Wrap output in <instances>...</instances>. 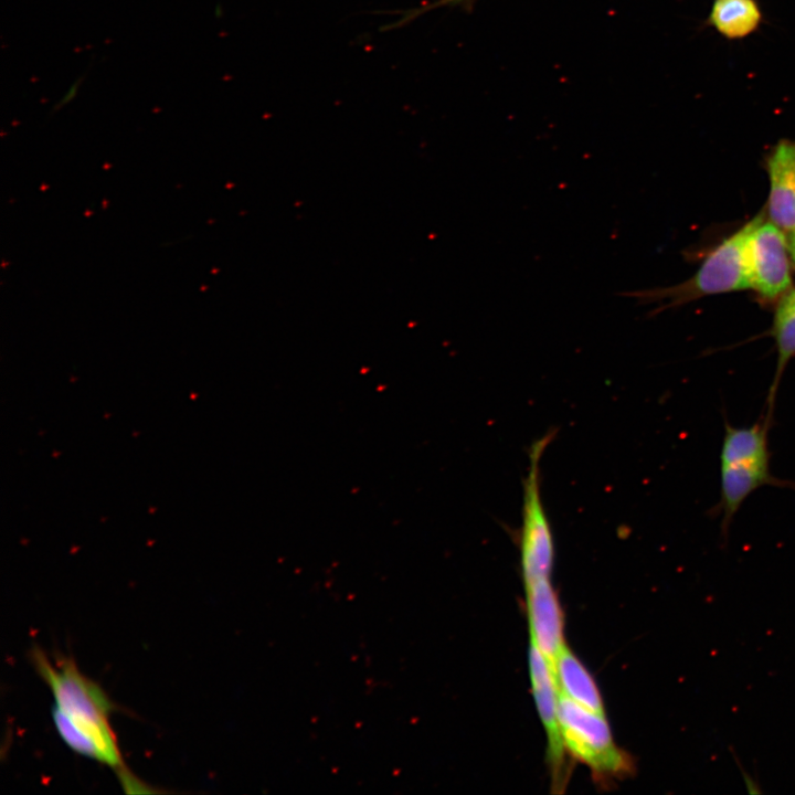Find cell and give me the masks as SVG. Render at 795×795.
<instances>
[{
    "label": "cell",
    "mask_w": 795,
    "mask_h": 795,
    "mask_svg": "<svg viewBox=\"0 0 795 795\" xmlns=\"http://www.w3.org/2000/svg\"><path fill=\"white\" fill-rule=\"evenodd\" d=\"M763 218V214L756 215L722 241L707 256L689 283L664 289L625 292L621 295L633 297L643 304L664 298L671 299V303H680L691 296L752 288L750 239L752 231Z\"/></svg>",
    "instance_id": "2"
},
{
    "label": "cell",
    "mask_w": 795,
    "mask_h": 795,
    "mask_svg": "<svg viewBox=\"0 0 795 795\" xmlns=\"http://www.w3.org/2000/svg\"><path fill=\"white\" fill-rule=\"evenodd\" d=\"M84 78L85 74L81 75L72 83V85L67 88L64 95L52 107V113H56L57 110L62 109L76 97Z\"/></svg>",
    "instance_id": "14"
},
{
    "label": "cell",
    "mask_w": 795,
    "mask_h": 795,
    "mask_svg": "<svg viewBox=\"0 0 795 795\" xmlns=\"http://www.w3.org/2000/svg\"><path fill=\"white\" fill-rule=\"evenodd\" d=\"M789 256L783 230L763 218L750 239L752 288L770 299L787 292L792 283Z\"/></svg>",
    "instance_id": "6"
},
{
    "label": "cell",
    "mask_w": 795,
    "mask_h": 795,
    "mask_svg": "<svg viewBox=\"0 0 795 795\" xmlns=\"http://www.w3.org/2000/svg\"><path fill=\"white\" fill-rule=\"evenodd\" d=\"M788 245H789L791 257L795 262V231L789 232Z\"/></svg>",
    "instance_id": "15"
},
{
    "label": "cell",
    "mask_w": 795,
    "mask_h": 795,
    "mask_svg": "<svg viewBox=\"0 0 795 795\" xmlns=\"http://www.w3.org/2000/svg\"><path fill=\"white\" fill-rule=\"evenodd\" d=\"M221 13H222V10L220 9V7H216V9H215V15H216V17H220Z\"/></svg>",
    "instance_id": "16"
},
{
    "label": "cell",
    "mask_w": 795,
    "mask_h": 795,
    "mask_svg": "<svg viewBox=\"0 0 795 795\" xmlns=\"http://www.w3.org/2000/svg\"><path fill=\"white\" fill-rule=\"evenodd\" d=\"M551 438L552 434H547L532 444L530 467L523 483L520 550L524 583L550 577L553 566V536L540 494V459Z\"/></svg>",
    "instance_id": "4"
},
{
    "label": "cell",
    "mask_w": 795,
    "mask_h": 795,
    "mask_svg": "<svg viewBox=\"0 0 795 795\" xmlns=\"http://www.w3.org/2000/svg\"><path fill=\"white\" fill-rule=\"evenodd\" d=\"M768 416L752 426L725 425L720 462L721 465L770 460Z\"/></svg>",
    "instance_id": "11"
},
{
    "label": "cell",
    "mask_w": 795,
    "mask_h": 795,
    "mask_svg": "<svg viewBox=\"0 0 795 795\" xmlns=\"http://www.w3.org/2000/svg\"><path fill=\"white\" fill-rule=\"evenodd\" d=\"M463 1H467V0H448V2H457V3L463 2Z\"/></svg>",
    "instance_id": "17"
},
{
    "label": "cell",
    "mask_w": 795,
    "mask_h": 795,
    "mask_svg": "<svg viewBox=\"0 0 795 795\" xmlns=\"http://www.w3.org/2000/svg\"><path fill=\"white\" fill-rule=\"evenodd\" d=\"M773 337L777 349V361L768 395L771 409L782 374L795 357V288L788 289L780 298L774 316Z\"/></svg>",
    "instance_id": "13"
},
{
    "label": "cell",
    "mask_w": 795,
    "mask_h": 795,
    "mask_svg": "<svg viewBox=\"0 0 795 795\" xmlns=\"http://www.w3.org/2000/svg\"><path fill=\"white\" fill-rule=\"evenodd\" d=\"M524 587L530 642L538 647L552 668L558 654L565 645L561 604L550 577L524 583Z\"/></svg>",
    "instance_id": "7"
},
{
    "label": "cell",
    "mask_w": 795,
    "mask_h": 795,
    "mask_svg": "<svg viewBox=\"0 0 795 795\" xmlns=\"http://www.w3.org/2000/svg\"><path fill=\"white\" fill-rule=\"evenodd\" d=\"M767 213L780 229L795 231V141L781 140L767 160Z\"/></svg>",
    "instance_id": "8"
},
{
    "label": "cell",
    "mask_w": 795,
    "mask_h": 795,
    "mask_svg": "<svg viewBox=\"0 0 795 795\" xmlns=\"http://www.w3.org/2000/svg\"><path fill=\"white\" fill-rule=\"evenodd\" d=\"M762 19L755 0H716L710 23L728 39H741L754 32Z\"/></svg>",
    "instance_id": "12"
},
{
    "label": "cell",
    "mask_w": 795,
    "mask_h": 795,
    "mask_svg": "<svg viewBox=\"0 0 795 795\" xmlns=\"http://www.w3.org/2000/svg\"><path fill=\"white\" fill-rule=\"evenodd\" d=\"M529 671L531 690L537 709L545 729L548 739V764L553 793L562 794L571 776V766L568 761V751L564 746L559 721V688L553 670L538 649L530 642Z\"/></svg>",
    "instance_id": "5"
},
{
    "label": "cell",
    "mask_w": 795,
    "mask_h": 795,
    "mask_svg": "<svg viewBox=\"0 0 795 795\" xmlns=\"http://www.w3.org/2000/svg\"><path fill=\"white\" fill-rule=\"evenodd\" d=\"M777 484L770 460L721 465L722 529L728 530L743 501L763 485Z\"/></svg>",
    "instance_id": "9"
},
{
    "label": "cell",
    "mask_w": 795,
    "mask_h": 795,
    "mask_svg": "<svg viewBox=\"0 0 795 795\" xmlns=\"http://www.w3.org/2000/svg\"><path fill=\"white\" fill-rule=\"evenodd\" d=\"M552 669L560 693L592 711L604 713L595 680L566 644L558 654Z\"/></svg>",
    "instance_id": "10"
},
{
    "label": "cell",
    "mask_w": 795,
    "mask_h": 795,
    "mask_svg": "<svg viewBox=\"0 0 795 795\" xmlns=\"http://www.w3.org/2000/svg\"><path fill=\"white\" fill-rule=\"evenodd\" d=\"M559 721L564 746L600 783L634 772L632 756L615 743L605 713L592 711L559 692Z\"/></svg>",
    "instance_id": "3"
},
{
    "label": "cell",
    "mask_w": 795,
    "mask_h": 795,
    "mask_svg": "<svg viewBox=\"0 0 795 795\" xmlns=\"http://www.w3.org/2000/svg\"><path fill=\"white\" fill-rule=\"evenodd\" d=\"M31 657L38 674L51 688L55 704L95 744L100 762L123 768L121 755L108 722L114 704L104 690L83 676L72 659L63 658L53 666L38 647L33 648Z\"/></svg>",
    "instance_id": "1"
}]
</instances>
